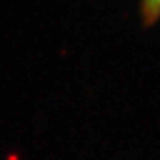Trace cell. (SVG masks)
<instances>
[{"mask_svg":"<svg viewBox=\"0 0 160 160\" xmlns=\"http://www.w3.org/2000/svg\"><path fill=\"white\" fill-rule=\"evenodd\" d=\"M160 0H142L140 5V14L145 24H153L157 21V7Z\"/></svg>","mask_w":160,"mask_h":160,"instance_id":"cell-1","label":"cell"},{"mask_svg":"<svg viewBox=\"0 0 160 160\" xmlns=\"http://www.w3.org/2000/svg\"><path fill=\"white\" fill-rule=\"evenodd\" d=\"M160 17V2H158V7H157V19Z\"/></svg>","mask_w":160,"mask_h":160,"instance_id":"cell-2","label":"cell"}]
</instances>
